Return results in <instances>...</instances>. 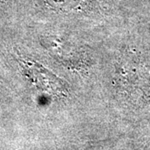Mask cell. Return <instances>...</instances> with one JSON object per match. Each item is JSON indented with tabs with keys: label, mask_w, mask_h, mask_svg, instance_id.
Here are the masks:
<instances>
[{
	"label": "cell",
	"mask_w": 150,
	"mask_h": 150,
	"mask_svg": "<svg viewBox=\"0 0 150 150\" xmlns=\"http://www.w3.org/2000/svg\"><path fill=\"white\" fill-rule=\"evenodd\" d=\"M20 64L25 74L39 90L57 96L64 94L66 86L64 81L42 65L29 60H20Z\"/></svg>",
	"instance_id": "cell-1"
},
{
	"label": "cell",
	"mask_w": 150,
	"mask_h": 150,
	"mask_svg": "<svg viewBox=\"0 0 150 150\" xmlns=\"http://www.w3.org/2000/svg\"><path fill=\"white\" fill-rule=\"evenodd\" d=\"M51 8L59 12H73L80 8L84 0H43Z\"/></svg>",
	"instance_id": "cell-2"
}]
</instances>
